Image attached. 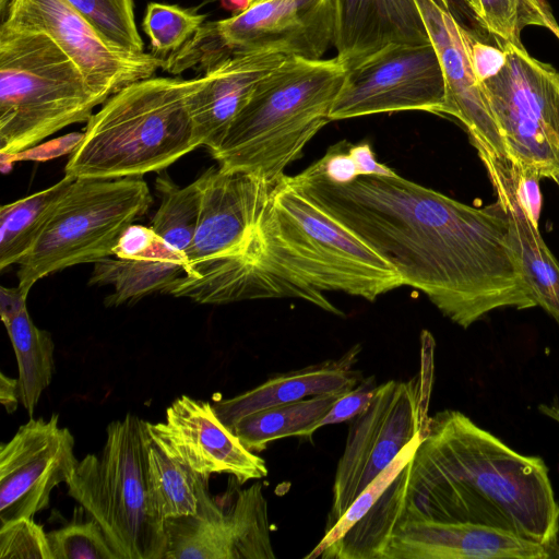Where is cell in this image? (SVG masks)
<instances>
[{
  "label": "cell",
  "mask_w": 559,
  "mask_h": 559,
  "mask_svg": "<svg viewBox=\"0 0 559 559\" xmlns=\"http://www.w3.org/2000/svg\"><path fill=\"white\" fill-rule=\"evenodd\" d=\"M0 559H52L43 525L33 518L0 525Z\"/></svg>",
  "instance_id": "34"
},
{
  "label": "cell",
  "mask_w": 559,
  "mask_h": 559,
  "mask_svg": "<svg viewBox=\"0 0 559 559\" xmlns=\"http://www.w3.org/2000/svg\"><path fill=\"white\" fill-rule=\"evenodd\" d=\"M542 544L486 525L405 519L395 523L380 559H548Z\"/></svg>",
  "instance_id": "19"
},
{
  "label": "cell",
  "mask_w": 559,
  "mask_h": 559,
  "mask_svg": "<svg viewBox=\"0 0 559 559\" xmlns=\"http://www.w3.org/2000/svg\"><path fill=\"white\" fill-rule=\"evenodd\" d=\"M359 352L360 347L354 346L337 359L276 374L234 397L215 400L212 405L230 428L238 419L263 408L316 395L346 393L362 379L361 372L353 369Z\"/></svg>",
  "instance_id": "22"
},
{
  "label": "cell",
  "mask_w": 559,
  "mask_h": 559,
  "mask_svg": "<svg viewBox=\"0 0 559 559\" xmlns=\"http://www.w3.org/2000/svg\"><path fill=\"white\" fill-rule=\"evenodd\" d=\"M156 189L160 203L151 227L168 245L182 253L187 261L200 219L203 193L201 178L186 187H179L167 176L158 177Z\"/></svg>",
  "instance_id": "29"
},
{
  "label": "cell",
  "mask_w": 559,
  "mask_h": 559,
  "mask_svg": "<svg viewBox=\"0 0 559 559\" xmlns=\"http://www.w3.org/2000/svg\"><path fill=\"white\" fill-rule=\"evenodd\" d=\"M114 255L121 259L164 258L187 264L182 253L168 245L152 227L132 224L120 237Z\"/></svg>",
  "instance_id": "36"
},
{
  "label": "cell",
  "mask_w": 559,
  "mask_h": 559,
  "mask_svg": "<svg viewBox=\"0 0 559 559\" xmlns=\"http://www.w3.org/2000/svg\"><path fill=\"white\" fill-rule=\"evenodd\" d=\"M471 61L476 79L484 83L500 73L507 62V53L500 47L472 38Z\"/></svg>",
  "instance_id": "39"
},
{
  "label": "cell",
  "mask_w": 559,
  "mask_h": 559,
  "mask_svg": "<svg viewBox=\"0 0 559 559\" xmlns=\"http://www.w3.org/2000/svg\"><path fill=\"white\" fill-rule=\"evenodd\" d=\"M350 144L346 141L330 147L325 155L310 165L329 181L337 185L350 183L360 175L357 165L348 152Z\"/></svg>",
  "instance_id": "38"
},
{
  "label": "cell",
  "mask_w": 559,
  "mask_h": 559,
  "mask_svg": "<svg viewBox=\"0 0 559 559\" xmlns=\"http://www.w3.org/2000/svg\"><path fill=\"white\" fill-rule=\"evenodd\" d=\"M107 39L135 53L144 52L133 0H67Z\"/></svg>",
  "instance_id": "32"
},
{
  "label": "cell",
  "mask_w": 559,
  "mask_h": 559,
  "mask_svg": "<svg viewBox=\"0 0 559 559\" xmlns=\"http://www.w3.org/2000/svg\"><path fill=\"white\" fill-rule=\"evenodd\" d=\"M538 409L542 414L559 423V403L557 400H555L554 403L550 405H539Z\"/></svg>",
  "instance_id": "45"
},
{
  "label": "cell",
  "mask_w": 559,
  "mask_h": 559,
  "mask_svg": "<svg viewBox=\"0 0 559 559\" xmlns=\"http://www.w3.org/2000/svg\"><path fill=\"white\" fill-rule=\"evenodd\" d=\"M430 388L427 368L407 381H386L380 384L369 406L352 418L335 472L324 532L425 428Z\"/></svg>",
  "instance_id": "11"
},
{
  "label": "cell",
  "mask_w": 559,
  "mask_h": 559,
  "mask_svg": "<svg viewBox=\"0 0 559 559\" xmlns=\"http://www.w3.org/2000/svg\"><path fill=\"white\" fill-rule=\"evenodd\" d=\"M152 203L148 186L139 177L75 178L17 263V286L29 293L51 273L112 257L120 237Z\"/></svg>",
  "instance_id": "8"
},
{
  "label": "cell",
  "mask_w": 559,
  "mask_h": 559,
  "mask_svg": "<svg viewBox=\"0 0 559 559\" xmlns=\"http://www.w3.org/2000/svg\"><path fill=\"white\" fill-rule=\"evenodd\" d=\"M221 4L226 10L239 13L247 8L248 0H221Z\"/></svg>",
  "instance_id": "46"
},
{
  "label": "cell",
  "mask_w": 559,
  "mask_h": 559,
  "mask_svg": "<svg viewBox=\"0 0 559 559\" xmlns=\"http://www.w3.org/2000/svg\"><path fill=\"white\" fill-rule=\"evenodd\" d=\"M480 160L497 201L509 217L511 239L536 304L559 324V262L518 199L511 164L491 158Z\"/></svg>",
  "instance_id": "23"
},
{
  "label": "cell",
  "mask_w": 559,
  "mask_h": 559,
  "mask_svg": "<svg viewBox=\"0 0 559 559\" xmlns=\"http://www.w3.org/2000/svg\"><path fill=\"white\" fill-rule=\"evenodd\" d=\"M146 421L128 413L107 427L98 454L78 462L68 495L103 527L120 559H164L165 520L146 480Z\"/></svg>",
  "instance_id": "7"
},
{
  "label": "cell",
  "mask_w": 559,
  "mask_h": 559,
  "mask_svg": "<svg viewBox=\"0 0 559 559\" xmlns=\"http://www.w3.org/2000/svg\"><path fill=\"white\" fill-rule=\"evenodd\" d=\"M348 152L354 158L360 176H392L396 174L394 170L383 164H380L376 159L373 151L367 142H361L355 145L350 144Z\"/></svg>",
  "instance_id": "42"
},
{
  "label": "cell",
  "mask_w": 559,
  "mask_h": 559,
  "mask_svg": "<svg viewBox=\"0 0 559 559\" xmlns=\"http://www.w3.org/2000/svg\"><path fill=\"white\" fill-rule=\"evenodd\" d=\"M0 403L7 413H14L21 403L17 379L0 373Z\"/></svg>",
  "instance_id": "44"
},
{
  "label": "cell",
  "mask_w": 559,
  "mask_h": 559,
  "mask_svg": "<svg viewBox=\"0 0 559 559\" xmlns=\"http://www.w3.org/2000/svg\"><path fill=\"white\" fill-rule=\"evenodd\" d=\"M186 273L181 261L164 258L121 259L115 255L94 263L88 284L112 286L105 304L116 307L153 293H165Z\"/></svg>",
  "instance_id": "25"
},
{
  "label": "cell",
  "mask_w": 559,
  "mask_h": 559,
  "mask_svg": "<svg viewBox=\"0 0 559 559\" xmlns=\"http://www.w3.org/2000/svg\"><path fill=\"white\" fill-rule=\"evenodd\" d=\"M75 178L66 175L53 186L0 209V270L17 264L31 250L56 205Z\"/></svg>",
  "instance_id": "27"
},
{
  "label": "cell",
  "mask_w": 559,
  "mask_h": 559,
  "mask_svg": "<svg viewBox=\"0 0 559 559\" xmlns=\"http://www.w3.org/2000/svg\"><path fill=\"white\" fill-rule=\"evenodd\" d=\"M522 27L530 25L548 29L559 40V24L547 0H520Z\"/></svg>",
  "instance_id": "41"
},
{
  "label": "cell",
  "mask_w": 559,
  "mask_h": 559,
  "mask_svg": "<svg viewBox=\"0 0 559 559\" xmlns=\"http://www.w3.org/2000/svg\"><path fill=\"white\" fill-rule=\"evenodd\" d=\"M10 0H0V12L1 16L4 14Z\"/></svg>",
  "instance_id": "47"
},
{
  "label": "cell",
  "mask_w": 559,
  "mask_h": 559,
  "mask_svg": "<svg viewBox=\"0 0 559 559\" xmlns=\"http://www.w3.org/2000/svg\"><path fill=\"white\" fill-rule=\"evenodd\" d=\"M205 75L152 76L111 95L86 121L64 174L74 178L140 177L167 168L201 146L188 107Z\"/></svg>",
  "instance_id": "5"
},
{
  "label": "cell",
  "mask_w": 559,
  "mask_h": 559,
  "mask_svg": "<svg viewBox=\"0 0 559 559\" xmlns=\"http://www.w3.org/2000/svg\"><path fill=\"white\" fill-rule=\"evenodd\" d=\"M393 485L392 530L405 519L473 523L542 544L550 555L559 539V502L544 460L514 451L459 411L428 418Z\"/></svg>",
  "instance_id": "3"
},
{
  "label": "cell",
  "mask_w": 559,
  "mask_h": 559,
  "mask_svg": "<svg viewBox=\"0 0 559 559\" xmlns=\"http://www.w3.org/2000/svg\"><path fill=\"white\" fill-rule=\"evenodd\" d=\"M405 110L445 115V81L431 41L390 46L348 69L330 120Z\"/></svg>",
  "instance_id": "12"
},
{
  "label": "cell",
  "mask_w": 559,
  "mask_h": 559,
  "mask_svg": "<svg viewBox=\"0 0 559 559\" xmlns=\"http://www.w3.org/2000/svg\"><path fill=\"white\" fill-rule=\"evenodd\" d=\"M209 478L167 454L148 435L147 488L154 508L165 521L195 514L211 493Z\"/></svg>",
  "instance_id": "26"
},
{
  "label": "cell",
  "mask_w": 559,
  "mask_h": 559,
  "mask_svg": "<svg viewBox=\"0 0 559 559\" xmlns=\"http://www.w3.org/2000/svg\"><path fill=\"white\" fill-rule=\"evenodd\" d=\"M424 437V429L419 431L397 454L392 463L379 474L353 501L341 519L326 532L318 545L305 556L306 559H316L332 544L343 537L378 501L404 466L413 459L417 447Z\"/></svg>",
  "instance_id": "31"
},
{
  "label": "cell",
  "mask_w": 559,
  "mask_h": 559,
  "mask_svg": "<svg viewBox=\"0 0 559 559\" xmlns=\"http://www.w3.org/2000/svg\"><path fill=\"white\" fill-rule=\"evenodd\" d=\"M78 462L74 438L57 414L31 417L0 445V525L48 508L51 491L71 478Z\"/></svg>",
  "instance_id": "15"
},
{
  "label": "cell",
  "mask_w": 559,
  "mask_h": 559,
  "mask_svg": "<svg viewBox=\"0 0 559 559\" xmlns=\"http://www.w3.org/2000/svg\"><path fill=\"white\" fill-rule=\"evenodd\" d=\"M238 485L228 508L209 493L195 514L167 519L164 559H274L263 486Z\"/></svg>",
  "instance_id": "14"
},
{
  "label": "cell",
  "mask_w": 559,
  "mask_h": 559,
  "mask_svg": "<svg viewBox=\"0 0 559 559\" xmlns=\"http://www.w3.org/2000/svg\"><path fill=\"white\" fill-rule=\"evenodd\" d=\"M202 206L187 254L186 273L194 277L238 255L247 245L272 186L241 171L211 167L201 176Z\"/></svg>",
  "instance_id": "16"
},
{
  "label": "cell",
  "mask_w": 559,
  "mask_h": 559,
  "mask_svg": "<svg viewBox=\"0 0 559 559\" xmlns=\"http://www.w3.org/2000/svg\"><path fill=\"white\" fill-rule=\"evenodd\" d=\"M47 538L52 559H120L92 515L86 521L75 516L67 525L47 533Z\"/></svg>",
  "instance_id": "33"
},
{
  "label": "cell",
  "mask_w": 559,
  "mask_h": 559,
  "mask_svg": "<svg viewBox=\"0 0 559 559\" xmlns=\"http://www.w3.org/2000/svg\"><path fill=\"white\" fill-rule=\"evenodd\" d=\"M513 170V169H512ZM515 190L518 199L533 223L538 226L542 211L540 176L536 173H515Z\"/></svg>",
  "instance_id": "40"
},
{
  "label": "cell",
  "mask_w": 559,
  "mask_h": 559,
  "mask_svg": "<svg viewBox=\"0 0 559 559\" xmlns=\"http://www.w3.org/2000/svg\"><path fill=\"white\" fill-rule=\"evenodd\" d=\"M445 81L447 111L465 127L479 158L509 162L504 141L471 61L473 36L438 0H416Z\"/></svg>",
  "instance_id": "18"
},
{
  "label": "cell",
  "mask_w": 559,
  "mask_h": 559,
  "mask_svg": "<svg viewBox=\"0 0 559 559\" xmlns=\"http://www.w3.org/2000/svg\"><path fill=\"white\" fill-rule=\"evenodd\" d=\"M507 53L499 74L481 83L515 173L559 174V72L524 47L498 43Z\"/></svg>",
  "instance_id": "10"
},
{
  "label": "cell",
  "mask_w": 559,
  "mask_h": 559,
  "mask_svg": "<svg viewBox=\"0 0 559 559\" xmlns=\"http://www.w3.org/2000/svg\"><path fill=\"white\" fill-rule=\"evenodd\" d=\"M1 22L48 35L88 85L108 98L154 76L164 66L163 57L131 52L111 43L67 0H10Z\"/></svg>",
  "instance_id": "13"
},
{
  "label": "cell",
  "mask_w": 559,
  "mask_h": 559,
  "mask_svg": "<svg viewBox=\"0 0 559 559\" xmlns=\"http://www.w3.org/2000/svg\"><path fill=\"white\" fill-rule=\"evenodd\" d=\"M462 1L465 2L471 8V10L474 12V10L476 8V0H462Z\"/></svg>",
  "instance_id": "49"
},
{
  "label": "cell",
  "mask_w": 559,
  "mask_h": 559,
  "mask_svg": "<svg viewBox=\"0 0 559 559\" xmlns=\"http://www.w3.org/2000/svg\"><path fill=\"white\" fill-rule=\"evenodd\" d=\"M379 388L380 384L377 383L374 376L362 378L352 390L337 399L320 423V428L325 425L349 420L364 412Z\"/></svg>",
  "instance_id": "37"
},
{
  "label": "cell",
  "mask_w": 559,
  "mask_h": 559,
  "mask_svg": "<svg viewBox=\"0 0 559 559\" xmlns=\"http://www.w3.org/2000/svg\"><path fill=\"white\" fill-rule=\"evenodd\" d=\"M343 394L316 395L263 408L238 419L229 429L251 452H260L277 439L311 437Z\"/></svg>",
  "instance_id": "24"
},
{
  "label": "cell",
  "mask_w": 559,
  "mask_h": 559,
  "mask_svg": "<svg viewBox=\"0 0 559 559\" xmlns=\"http://www.w3.org/2000/svg\"><path fill=\"white\" fill-rule=\"evenodd\" d=\"M253 1H254V0H248V5H247V8H248L249 5H251V4L253 3ZM247 8H246V9H247Z\"/></svg>",
  "instance_id": "50"
},
{
  "label": "cell",
  "mask_w": 559,
  "mask_h": 559,
  "mask_svg": "<svg viewBox=\"0 0 559 559\" xmlns=\"http://www.w3.org/2000/svg\"><path fill=\"white\" fill-rule=\"evenodd\" d=\"M285 179L461 328L496 309L537 306L499 201L467 205L399 174L337 185L309 166Z\"/></svg>",
  "instance_id": "1"
},
{
  "label": "cell",
  "mask_w": 559,
  "mask_h": 559,
  "mask_svg": "<svg viewBox=\"0 0 559 559\" xmlns=\"http://www.w3.org/2000/svg\"><path fill=\"white\" fill-rule=\"evenodd\" d=\"M474 13L497 43H510L524 47L521 43L520 0H476Z\"/></svg>",
  "instance_id": "35"
},
{
  "label": "cell",
  "mask_w": 559,
  "mask_h": 559,
  "mask_svg": "<svg viewBox=\"0 0 559 559\" xmlns=\"http://www.w3.org/2000/svg\"><path fill=\"white\" fill-rule=\"evenodd\" d=\"M260 1H263V0H254L251 5H253V4H255V3L260 2ZM251 5H249V7H251Z\"/></svg>",
  "instance_id": "51"
},
{
  "label": "cell",
  "mask_w": 559,
  "mask_h": 559,
  "mask_svg": "<svg viewBox=\"0 0 559 559\" xmlns=\"http://www.w3.org/2000/svg\"><path fill=\"white\" fill-rule=\"evenodd\" d=\"M28 293L21 287H0V316L3 324L26 309Z\"/></svg>",
  "instance_id": "43"
},
{
  "label": "cell",
  "mask_w": 559,
  "mask_h": 559,
  "mask_svg": "<svg viewBox=\"0 0 559 559\" xmlns=\"http://www.w3.org/2000/svg\"><path fill=\"white\" fill-rule=\"evenodd\" d=\"M334 41V0H263L235 15L204 22L163 71L206 73L245 51L273 50L288 57L322 59Z\"/></svg>",
  "instance_id": "9"
},
{
  "label": "cell",
  "mask_w": 559,
  "mask_h": 559,
  "mask_svg": "<svg viewBox=\"0 0 559 559\" xmlns=\"http://www.w3.org/2000/svg\"><path fill=\"white\" fill-rule=\"evenodd\" d=\"M206 14L174 4L151 2L142 22L155 55L179 50L205 22Z\"/></svg>",
  "instance_id": "30"
},
{
  "label": "cell",
  "mask_w": 559,
  "mask_h": 559,
  "mask_svg": "<svg viewBox=\"0 0 559 559\" xmlns=\"http://www.w3.org/2000/svg\"><path fill=\"white\" fill-rule=\"evenodd\" d=\"M288 56L273 50L236 53L210 69L188 99L195 139L211 148L223 136L258 84Z\"/></svg>",
  "instance_id": "21"
},
{
  "label": "cell",
  "mask_w": 559,
  "mask_h": 559,
  "mask_svg": "<svg viewBox=\"0 0 559 559\" xmlns=\"http://www.w3.org/2000/svg\"><path fill=\"white\" fill-rule=\"evenodd\" d=\"M107 99L48 35L1 22L2 155H15L70 124L87 121Z\"/></svg>",
  "instance_id": "6"
},
{
  "label": "cell",
  "mask_w": 559,
  "mask_h": 559,
  "mask_svg": "<svg viewBox=\"0 0 559 559\" xmlns=\"http://www.w3.org/2000/svg\"><path fill=\"white\" fill-rule=\"evenodd\" d=\"M151 438L199 474H229L241 485L267 475L265 461L248 450L218 418L210 402L181 395L163 423L146 421Z\"/></svg>",
  "instance_id": "17"
},
{
  "label": "cell",
  "mask_w": 559,
  "mask_h": 559,
  "mask_svg": "<svg viewBox=\"0 0 559 559\" xmlns=\"http://www.w3.org/2000/svg\"><path fill=\"white\" fill-rule=\"evenodd\" d=\"M4 326L17 361L20 401L31 418L52 380L55 344L48 331L34 324L27 308Z\"/></svg>",
  "instance_id": "28"
},
{
  "label": "cell",
  "mask_w": 559,
  "mask_h": 559,
  "mask_svg": "<svg viewBox=\"0 0 559 559\" xmlns=\"http://www.w3.org/2000/svg\"><path fill=\"white\" fill-rule=\"evenodd\" d=\"M403 285L386 260L284 175L270 190L242 251L195 277L179 280L169 294L211 305L299 298L342 316L325 292L373 301Z\"/></svg>",
  "instance_id": "2"
},
{
  "label": "cell",
  "mask_w": 559,
  "mask_h": 559,
  "mask_svg": "<svg viewBox=\"0 0 559 559\" xmlns=\"http://www.w3.org/2000/svg\"><path fill=\"white\" fill-rule=\"evenodd\" d=\"M550 558H559V539L556 547L551 550Z\"/></svg>",
  "instance_id": "48"
},
{
  "label": "cell",
  "mask_w": 559,
  "mask_h": 559,
  "mask_svg": "<svg viewBox=\"0 0 559 559\" xmlns=\"http://www.w3.org/2000/svg\"><path fill=\"white\" fill-rule=\"evenodd\" d=\"M348 69L336 58L287 57L265 76L209 152L218 167L274 186L330 122Z\"/></svg>",
  "instance_id": "4"
},
{
  "label": "cell",
  "mask_w": 559,
  "mask_h": 559,
  "mask_svg": "<svg viewBox=\"0 0 559 559\" xmlns=\"http://www.w3.org/2000/svg\"><path fill=\"white\" fill-rule=\"evenodd\" d=\"M426 43L416 0H334L335 57L347 69L386 47Z\"/></svg>",
  "instance_id": "20"
}]
</instances>
